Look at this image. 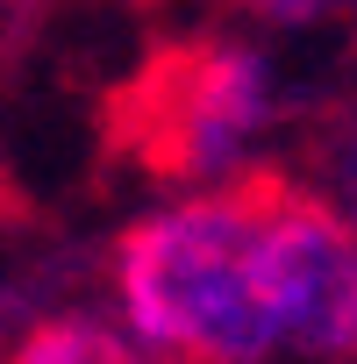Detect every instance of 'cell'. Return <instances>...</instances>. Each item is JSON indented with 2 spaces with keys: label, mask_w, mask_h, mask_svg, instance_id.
Masks as SVG:
<instances>
[{
  "label": "cell",
  "mask_w": 357,
  "mask_h": 364,
  "mask_svg": "<svg viewBox=\"0 0 357 364\" xmlns=\"http://www.w3.org/2000/svg\"><path fill=\"white\" fill-rule=\"evenodd\" d=\"M114 321L157 364H272L279 321L257 272V164L143 208L107 243Z\"/></svg>",
  "instance_id": "6da1fadb"
},
{
  "label": "cell",
  "mask_w": 357,
  "mask_h": 364,
  "mask_svg": "<svg viewBox=\"0 0 357 364\" xmlns=\"http://www.w3.org/2000/svg\"><path fill=\"white\" fill-rule=\"evenodd\" d=\"M272 129L279 72L243 36L157 43L107 100V150L171 193L243 178Z\"/></svg>",
  "instance_id": "7a4b0ae2"
},
{
  "label": "cell",
  "mask_w": 357,
  "mask_h": 364,
  "mask_svg": "<svg viewBox=\"0 0 357 364\" xmlns=\"http://www.w3.org/2000/svg\"><path fill=\"white\" fill-rule=\"evenodd\" d=\"M257 272L279 350L343 364L357 336V222L300 164H257Z\"/></svg>",
  "instance_id": "3957f363"
},
{
  "label": "cell",
  "mask_w": 357,
  "mask_h": 364,
  "mask_svg": "<svg viewBox=\"0 0 357 364\" xmlns=\"http://www.w3.org/2000/svg\"><path fill=\"white\" fill-rule=\"evenodd\" d=\"M0 364H157V357H150L122 321L86 314V307H58V314L29 321Z\"/></svg>",
  "instance_id": "277c9868"
},
{
  "label": "cell",
  "mask_w": 357,
  "mask_h": 364,
  "mask_svg": "<svg viewBox=\"0 0 357 364\" xmlns=\"http://www.w3.org/2000/svg\"><path fill=\"white\" fill-rule=\"evenodd\" d=\"M300 178H314V186L357 222V100L329 122V129H314V143H307V171Z\"/></svg>",
  "instance_id": "5b68a950"
},
{
  "label": "cell",
  "mask_w": 357,
  "mask_h": 364,
  "mask_svg": "<svg viewBox=\"0 0 357 364\" xmlns=\"http://www.w3.org/2000/svg\"><path fill=\"white\" fill-rule=\"evenodd\" d=\"M236 8L265 29H321V22L350 15V0H236Z\"/></svg>",
  "instance_id": "8992f818"
},
{
  "label": "cell",
  "mask_w": 357,
  "mask_h": 364,
  "mask_svg": "<svg viewBox=\"0 0 357 364\" xmlns=\"http://www.w3.org/2000/svg\"><path fill=\"white\" fill-rule=\"evenodd\" d=\"M22 222V178H15V164H8V150H0V236H8Z\"/></svg>",
  "instance_id": "52a82bcc"
},
{
  "label": "cell",
  "mask_w": 357,
  "mask_h": 364,
  "mask_svg": "<svg viewBox=\"0 0 357 364\" xmlns=\"http://www.w3.org/2000/svg\"><path fill=\"white\" fill-rule=\"evenodd\" d=\"M343 364H357V336H350V350H343Z\"/></svg>",
  "instance_id": "ba28073f"
},
{
  "label": "cell",
  "mask_w": 357,
  "mask_h": 364,
  "mask_svg": "<svg viewBox=\"0 0 357 364\" xmlns=\"http://www.w3.org/2000/svg\"><path fill=\"white\" fill-rule=\"evenodd\" d=\"M350 22H357V0H350Z\"/></svg>",
  "instance_id": "9c48e42d"
}]
</instances>
